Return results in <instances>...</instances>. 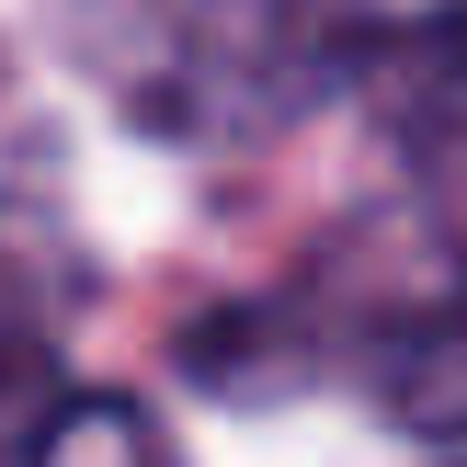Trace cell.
Instances as JSON below:
<instances>
[{"instance_id":"cell-1","label":"cell","mask_w":467,"mask_h":467,"mask_svg":"<svg viewBox=\"0 0 467 467\" xmlns=\"http://www.w3.org/2000/svg\"><path fill=\"white\" fill-rule=\"evenodd\" d=\"M377 0H46L57 57L171 149H263L377 46Z\"/></svg>"},{"instance_id":"cell-2","label":"cell","mask_w":467,"mask_h":467,"mask_svg":"<svg viewBox=\"0 0 467 467\" xmlns=\"http://www.w3.org/2000/svg\"><path fill=\"white\" fill-rule=\"evenodd\" d=\"M354 91H365V114H377V137L422 182L467 194V0H445V12H422V23H377Z\"/></svg>"},{"instance_id":"cell-3","label":"cell","mask_w":467,"mask_h":467,"mask_svg":"<svg viewBox=\"0 0 467 467\" xmlns=\"http://www.w3.org/2000/svg\"><path fill=\"white\" fill-rule=\"evenodd\" d=\"M68 251L35 217L0 205V467L35 445V422L68 388Z\"/></svg>"},{"instance_id":"cell-4","label":"cell","mask_w":467,"mask_h":467,"mask_svg":"<svg viewBox=\"0 0 467 467\" xmlns=\"http://www.w3.org/2000/svg\"><path fill=\"white\" fill-rule=\"evenodd\" d=\"M377 410L422 445L467 456V308H422L400 319V342L377 354Z\"/></svg>"},{"instance_id":"cell-5","label":"cell","mask_w":467,"mask_h":467,"mask_svg":"<svg viewBox=\"0 0 467 467\" xmlns=\"http://www.w3.org/2000/svg\"><path fill=\"white\" fill-rule=\"evenodd\" d=\"M12 467H182V445L160 433V410L114 400V388H57V410Z\"/></svg>"},{"instance_id":"cell-6","label":"cell","mask_w":467,"mask_h":467,"mask_svg":"<svg viewBox=\"0 0 467 467\" xmlns=\"http://www.w3.org/2000/svg\"><path fill=\"white\" fill-rule=\"evenodd\" d=\"M456 467H467V456H456Z\"/></svg>"}]
</instances>
